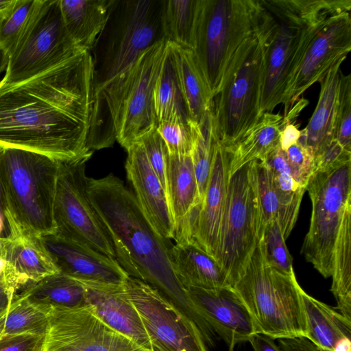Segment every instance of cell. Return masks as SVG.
<instances>
[{"label": "cell", "mask_w": 351, "mask_h": 351, "mask_svg": "<svg viewBox=\"0 0 351 351\" xmlns=\"http://www.w3.org/2000/svg\"><path fill=\"white\" fill-rule=\"evenodd\" d=\"M284 118L287 121L280 134V147L285 152L291 145L298 141L301 136V130L298 129V126L294 123L295 119H292L290 116H287Z\"/></svg>", "instance_id": "7dc6e473"}, {"label": "cell", "mask_w": 351, "mask_h": 351, "mask_svg": "<svg viewBox=\"0 0 351 351\" xmlns=\"http://www.w3.org/2000/svg\"><path fill=\"white\" fill-rule=\"evenodd\" d=\"M263 230L251 161L231 174L228 182L215 254L228 286L243 270Z\"/></svg>", "instance_id": "8fae6325"}, {"label": "cell", "mask_w": 351, "mask_h": 351, "mask_svg": "<svg viewBox=\"0 0 351 351\" xmlns=\"http://www.w3.org/2000/svg\"><path fill=\"white\" fill-rule=\"evenodd\" d=\"M282 351H327L317 346L305 337L282 338L278 339Z\"/></svg>", "instance_id": "bcb514c9"}, {"label": "cell", "mask_w": 351, "mask_h": 351, "mask_svg": "<svg viewBox=\"0 0 351 351\" xmlns=\"http://www.w3.org/2000/svg\"><path fill=\"white\" fill-rule=\"evenodd\" d=\"M334 351H351L350 338L346 337L341 339L336 345Z\"/></svg>", "instance_id": "816d5d0a"}, {"label": "cell", "mask_w": 351, "mask_h": 351, "mask_svg": "<svg viewBox=\"0 0 351 351\" xmlns=\"http://www.w3.org/2000/svg\"><path fill=\"white\" fill-rule=\"evenodd\" d=\"M230 162V152L218 142L206 189L191 235V241L215 258L231 175Z\"/></svg>", "instance_id": "44dd1931"}, {"label": "cell", "mask_w": 351, "mask_h": 351, "mask_svg": "<svg viewBox=\"0 0 351 351\" xmlns=\"http://www.w3.org/2000/svg\"><path fill=\"white\" fill-rule=\"evenodd\" d=\"M59 271L82 282L123 285L129 275L116 259L55 234L41 237Z\"/></svg>", "instance_id": "d6986e66"}, {"label": "cell", "mask_w": 351, "mask_h": 351, "mask_svg": "<svg viewBox=\"0 0 351 351\" xmlns=\"http://www.w3.org/2000/svg\"><path fill=\"white\" fill-rule=\"evenodd\" d=\"M296 181L306 188L307 182L315 171V157L311 150L297 142L284 152Z\"/></svg>", "instance_id": "7bdbcfd3"}, {"label": "cell", "mask_w": 351, "mask_h": 351, "mask_svg": "<svg viewBox=\"0 0 351 351\" xmlns=\"http://www.w3.org/2000/svg\"><path fill=\"white\" fill-rule=\"evenodd\" d=\"M342 63L341 62L333 66L319 82L321 88L317 106L308 123L301 130V136L298 141L309 148L315 158L321 154L334 140Z\"/></svg>", "instance_id": "603a6c76"}, {"label": "cell", "mask_w": 351, "mask_h": 351, "mask_svg": "<svg viewBox=\"0 0 351 351\" xmlns=\"http://www.w3.org/2000/svg\"><path fill=\"white\" fill-rule=\"evenodd\" d=\"M154 106L158 124L163 121H191L177 75L170 43L154 90Z\"/></svg>", "instance_id": "1f68e13d"}, {"label": "cell", "mask_w": 351, "mask_h": 351, "mask_svg": "<svg viewBox=\"0 0 351 351\" xmlns=\"http://www.w3.org/2000/svg\"><path fill=\"white\" fill-rule=\"evenodd\" d=\"M334 139L351 152V75H340L335 119Z\"/></svg>", "instance_id": "ab89813d"}, {"label": "cell", "mask_w": 351, "mask_h": 351, "mask_svg": "<svg viewBox=\"0 0 351 351\" xmlns=\"http://www.w3.org/2000/svg\"><path fill=\"white\" fill-rule=\"evenodd\" d=\"M86 161H59L54 234L116 259L111 237L88 195Z\"/></svg>", "instance_id": "7c38bea8"}, {"label": "cell", "mask_w": 351, "mask_h": 351, "mask_svg": "<svg viewBox=\"0 0 351 351\" xmlns=\"http://www.w3.org/2000/svg\"><path fill=\"white\" fill-rule=\"evenodd\" d=\"M8 59V53L0 47V75L2 73L5 72Z\"/></svg>", "instance_id": "f5cc1de1"}, {"label": "cell", "mask_w": 351, "mask_h": 351, "mask_svg": "<svg viewBox=\"0 0 351 351\" xmlns=\"http://www.w3.org/2000/svg\"><path fill=\"white\" fill-rule=\"evenodd\" d=\"M261 240L265 258L269 266L285 275L295 274L292 258L277 219L272 220L265 226Z\"/></svg>", "instance_id": "74e56055"}, {"label": "cell", "mask_w": 351, "mask_h": 351, "mask_svg": "<svg viewBox=\"0 0 351 351\" xmlns=\"http://www.w3.org/2000/svg\"><path fill=\"white\" fill-rule=\"evenodd\" d=\"M137 141L142 145L151 167L166 191L165 167L169 152L163 139L156 128Z\"/></svg>", "instance_id": "b9f144b4"}, {"label": "cell", "mask_w": 351, "mask_h": 351, "mask_svg": "<svg viewBox=\"0 0 351 351\" xmlns=\"http://www.w3.org/2000/svg\"><path fill=\"white\" fill-rule=\"evenodd\" d=\"M66 29L80 47L90 51L103 30L114 0H59Z\"/></svg>", "instance_id": "484cf974"}, {"label": "cell", "mask_w": 351, "mask_h": 351, "mask_svg": "<svg viewBox=\"0 0 351 351\" xmlns=\"http://www.w3.org/2000/svg\"><path fill=\"white\" fill-rule=\"evenodd\" d=\"M186 291L199 315L230 350L258 333L250 311L230 286L191 287Z\"/></svg>", "instance_id": "e0dca14e"}, {"label": "cell", "mask_w": 351, "mask_h": 351, "mask_svg": "<svg viewBox=\"0 0 351 351\" xmlns=\"http://www.w3.org/2000/svg\"><path fill=\"white\" fill-rule=\"evenodd\" d=\"M306 191L312 211L301 253L324 277H331L337 236L351 203V160L315 170Z\"/></svg>", "instance_id": "30bf717a"}, {"label": "cell", "mask_w": 351, "mask_h": 351, "mask_svg": "<svg viewBox=\"0 0 351 351\" xmlns=\"http://www.w3.org/2000/svg\"><path fill=\"white\" fill-rule=\"evenodd\" d=\"M44 351H145L102 321L88 304L51 308Z\"/></svg>", "instance_id": "2e32d148"}, {"label": "cell", "mask_w": 351, "mask_h": 351, "mask_svg": "<svg viewBox=\"0 0 351 351\" xmlns=\"http://www.w3.org/2000/svg\"><path fill=\"white\" fill-rule=\"evenodd\" d=\"M123 285L154 351H208L197 325L158 290L131 276Z\"/></svg>", "instance_id": "9a60e30c"}, {"label": "cell", "mask_w": 351, "mask_h": 351, "mask_svg": "<svg viewBox=\"0 0 351 351\" xmlns=\"http://www.w3.org/2000/svg\"><path fill=\"white\" fill-rule=\"evenodd\" d=\"M41 0H18L16 5L0 29V47L9 55L26 32Z\"/></svg>", "instance_id": "8d00e7d4"}, {"label": "cell", "mask_w": 351, "mask_h": 351, "mask_svg": "<svg viewBox=\"0 0 351 351\" xmlns=\"http://www.w3.org/2000/svg\"><path fill=\"white\" fill-rule=\"evenodd\" d=\"M256 188L265 226L278 217L280 204L271 170L265 159L252 161Z\"/></svg>", "instance_id": "f35d334b"}, {"label": "cell", "mask_w": 351, "mask_h": 351, "mask_svg": "<svg viewBox=\"0 0 351 351\" xmlns=\"http://www.w3.org/2000/svg\"><path fill=\"white\" fill-rule=\"evenodd\" d=\"M59 161L29 150L3 147L0 182L5 218L40 237L56 233L53 203Z\"/></svg>", "instance_id": "52a82bcc"}, {"label": "cell", "mask_w": 351, "mask_h": 351, "mask_svg": "<svg viewBox=\"0 0 351 351\" xmlns=\"http://www.w3.org/2000/svg\"><path fill=\"white\" fill-rule=\"evenodd\" d=\"M47 313L51 308H75L86 304L82 282L60 271L26 287L19 295Z\"/></svg>", "instance_id": "4dcf8cb0"}, {"label": "cell", "mask_w": 351, "mask_h": 351, "mask_svg": "<svg viewBox=\"0 0 351 351\" xmlns=\"http://www.w3.org/2000/svg\"><path fill=\"white\" fill-rule=\"evenodd\" d=\"M161 8L162 0H114L107 22L89 51L93 79L88 133L98 126L110 95L140 54L165 40Z\"/></svg>", "instance_id": "3957f363"}, {"label": "cell", "mask_w": 351, "mask_h": 351, "mask_svg": "<svg viewBox=\"0 0 351 351\" xmlns=\"http://www.w3.org/2000/svg\"><path fill=\"white\" fill-rule=\"evenodd\" d=\"M3 147L0 146V154L2 151ZM4 212V200H3V195L0 182V213H3ZM4 214V213H3Z\"/></svg>", "instance_id": "9f6ffc18"}, {"label": "cell", "mask_w": 351, "mask_h": 351, "mask_svg": "<svg viewBox=\"0 0 351 351\" xmlns=\"http://www.w3.org/2000/svg\"><path fill=\"white\" fill-rule=\"evenodd\" d=\"M156 130L163 139L169 154L191 155L195 142L193 121L189 123L163 121L157 125Z\"/></svg>", "instance_id": "60d3db41"}, {"label": "cell", "mask_w": 351, "mask_h": 351, "mask_svg": "<svg viewBox=\"0 0 351 351\" xmlns=\"http://www.w3.org/2000/svg\"><path fill=\"white\" fill-rule=\"evenodd\" d=\"M193 127L195 142L191 158L202 203L210 173L215 147L218 143L213 128L211 108L200 123L193 121Z\"/></svg>", "instance_id": "d590c367"}, {"label": "cell", "mask_w": 351, "mask_h": 351, "mask_svg": "<svg viewBox=\"0 0 351 351\" xmlns=\"http://www.w3.org/2000/svg\"><path fill=\"white\" fill-rule=\"evenodd\" d=\"M272 175L280 210L277 221L286 240L296 223L302 198L306 188L295 179L280 146L265 158Z\"/></svg>", "instance_id": "f546056e"}, {"label": "cell", "mask_w": 351, "mask_h": 351, "mask_svg": "<svg viewBox=\"0 0 351 351\" xmlns=\"http://www.w3.org/2000/svg\"><path fill=\"white\" fill-rule=\"evenodd\" d=\"M7 261L0 252V279L2 278L7 267Z\"/></svg>", "instance_id": "11a10c76"}, {"label": "cell", "mask_w": 351, "mask_h": 351, "mask_svg": "<svg viewBox=\"0 0 351 351\" xmlns=\"http://www.w3.org/2000/svg\"><path fill=\"white\" fill-rule=\"evenodd\" d=\"M8 235V228L5 222V218L4 214L0 213V237H5L3 235V233H5Z\"/></svg>", "instance_id": "db71d44e"}, {"label": "cell", "mask_w": 351, "mask_h": 351, "mask_svg": "<svg viewBox=\"0 0 351 351\" xmlns=\"http://www.w3.org/2000/svg\"><path fill=\"white\" fill-rule=\"evenodd\" d=\"M263 5L261 21L255 32L241 45L213 97L211 114L218 142L231 147L263 114L261 100L265 51L274 17Z\"/></svg>", "instance_id": "5b68a950"}, {"label": "cell", "mask_w": 351, "mask_h": 351, "mask_svg": "<svg viewBox=\"0 0 351 351\" xmlns=\"http://www.w3.org/2000/svg\"><path fill=\"white\" fill-rule=\"evenodd\" d=\"M332 266L330 291L337 300V309L351 322V203L347 206L337 236Z\"/></svg>", "instance_id": "d6a6232c"}, {"label": "cell", "mask_w": 351, "mask_h": 351, "mask_svg": "<svg viewBox=\"0 0 351 351\" xmlns=\"http://www.w3.org/2000/svg\"><path fill=\"white\" fill-rule=\"evenodd\" d=\"M126 151V176L136 202L154 230L165 239H173L174 226L166 191L151 167L142 145L136 141Z\"/></svg>", "instance_id": "ffe728a7"}, {"label": "cell", "mask_w": 351, "mask_h": 351, "mask_svg": "<svg viewBox=\"0 0 351 351\" xmlns=\"http://www.w3.org/2000/svg\"><path fill=\"white\" fill-rule=\"evenodd\" d=\"M351 160V152L343 149L335 139L319 156L315 158V171L325 169L341 162Z\"/></svg>", "instance_id": "f6af8a7d"}, {"label": "cell", "mask_w": 351, "mask_h": 351, "mask_svg": "<svg viewBox=\"0 0 351 351\" xmlns=\"http://www.w3.org/2000/svg\"><path fill=\"white\" fill-rule=\"evenodd\" d=\"M274 339L263 334H256L248 341L254 351H282L274 341Z\"/></svg>", "instance_id": "c3c4849f"}, {"label": "cell", "mask_w": 351, "mask_h": 351, "mask_svg": "<svg viewBox=\"0 0 351 351\" xmlns=\"http://www.w3.org/2000/svg\"><path fill=\"white\" fill-rule=\"evenodd\" d=\"M199 8V0H162L165 40L193 50Z\"/></svg>", "instance_id": "836d02e7"}, {"label": "cell", "mask_w": 351, "mask_h": 351, "mask_svg": "<svg viewBox=\"0 0 351 351\" xmlns=\"http://www.w3.org/2000/svg\"><path fill=\"white\" fill-rule=\"evenodd\" d=\"M82 48L68 34L59 0H41L14 49L8 55L0 81L16 84L38 75L68 60Z\"/></svg>", "instance_id": "4fadbf2b"}, {"label": "cell", "mask_w": 351, "mask_h": 351, "mask_svg": "<svg viewBox=\"0 0 351 351\" xmlns=\"http://www.w3.org/2000/svg\"><path fill=\"white\" fill-rule=\"evenodd\" d=\"M274 17L265 58L261 112L282 104L286 87L320 20L350 0H261Z\"/></svg>", "instance_id": "277c9868"}, {"label": "cell", "mask_w": 351, "mask_h": 351, "mask_svg": "<svg viewBox=\"0 0 351 351\" xmlns=\"http://www.w3.org/2000/svg\"><path fill=\"white\" fill-rule=\"evenodd\" d=\"M8 235L1 254L7 267L1 279L14 293L44 278L59 272L41 237L33 234L5 218Z\"/></svg>", "instance_id": "ac0fdd59"}, {"label": "cell", "mask_w": 351, "mask_h": 351, "mask_svg": "<svg viewBox=\"0 0 351 351\" xmlns=\"http://www.w3.org/2000/svg\"><path fill=\"white\" fill-rule=\"evenodd\" d=\"M87 192L111 237L120 266L129 276L158 290L191 319L201 332H206L208 324L174 271L173 244L154 230L133 193L112 173L99 179L88 177Z\"/></svg>", "instance_id": "7a4b0ae2"}, {"label": "cell", "mask_w": 351, "mask_h": 351, "mask_svg": "<svg viewBox=\"0 0 351 351\" xmlns=\"http://www.w3.org/2000/svg\"><path fill=\"white\" fill-rule=\"evenodd\" d=\"M250 311L259 334L273 339L306 337L302 287L295 275H285L267 263L262 240L229 285Z\"/></svg>", "instance_id": "8992f818"}, {"label": "cell", "mask_w": 351, "mask_h": 351, "mask_svg": "<svg viewBox=\"0 0 351 351\" xmlns=\"http://www.w3.org/2000/svg\"><path fill=\"white\" fill-rule=\"evenodd\" d=\"M170 44L189 117L199 123L211 108L213 98L193 50Z\"/></svg>", "instance_id": "83f0119b"}, {"label": "cell", "mask_w": 351, "mask_h": 351, "mask_svg": "<svg viewBox=\"0 0 351 351\" xmlns=\"http://www.w3.org/2000/svg\"><path fill=\"white\" fill-rule=\"evenodd\" d=\"M301 297L308 339L322 349L334 351L341 339L350 338L351 322L302 289Z\"/></svg>", "instance_id": "f1b7e54d"}, {"label": "cell", "mask_w": 351, "mask_h": 351, "mask_svg": "<svg viewBox=\"0 0 351 351\" xmlns=\"http://www.w3.org/2000/svg\"><path fill=\"white\" fill-rule=\"evenodd\" d=\"M350 10L332 11L319 22L286 87L282 102L283 117L311 86L319 82L333 66L346 58L351 50Z\"/></svg>", "instance_id": "5bb4252c"}, {"label": "cell", "mask_w": 351, "mask_h": 351, "mask_svg": "<svg viewBox=\"0 0 351 351\" xmlns=\"http://www.w3.org/2000/svg\"><path fill=\"white\" fill-rule=\"evenodd\" d=\"M92 79L91 56L82 49L29 80L0 81V146L60 161L88 160Z\"/></svg>", "instance_id": "6da1fadb"}, {"label": "cell", "mask_w": 351, "mask_h": 351, "mask_svg": "<svg viewBox=\"0 0 351 351\" xmlns=\"http://www.w3.org/2000/svg\"><path fill=\"white\" fill-rule=\"evenodd\" d=\"M18 0L0 1V29L14 11Z\"/></svg>", "instance_id": "f907efd6"}, {"label": "cell", "mask_w": 351, "mask_h": 351, "mask_svg": "<svg viewBox=\"0 0 351 351\" xmlns=\"http://www.w3.org/2000/svg\"><path fill=\"white\" fill-rule=\"evenodd\" d=\"M167 42L143 51L112 90L106 103L104 142L117 141L126 149L158 125L154 90L162 69Z\"/></svg>", "instance_id": "9c48e42d"}, {"label": "cell", "mask_w": 351, "mask_h": 351, "mask_svg": "<svg viewBox=\"0 0 351 351\" xmlns=\"http://www.w3.org/2000/svg\"><path fill=\"white\" fill-rule=\"evenodd\" d=\"M45 336L24 333L0 337V351H44Z\"/></svg>", "instance_id": "ee69618b"}, {"label": "cell", "mask_w": 351, "mask_h": 351, "mask_svg": "<svg viewBox=\"0 0 351 351\" xmlns=\"http://www.w3.org/2000/svg\"><path fill=\"white\" fill-rule=\"evenodd\" d=\"M165 178L166 193L175 232L194 208L201 204L191 155L168 154Z\"/></svg>", "instance_id": "d4e9b609"}, {"label": "cell", "mask_w": 351, "mask_h": 351, "mask_svg": "<svg viewBox=\"0 0 351 351\" xmlns=\"http://www.w3.org/2000/svg\"><path fill=\"white\" fill-rule=\"evenodd\" d=\"M6 237H0V252H1L3 247L4 245Z\"/></svg>", "instance_id": "6f0895ef"}, {"label": "cell", "mask_w": 351, "mask_h": 351, "mask_svg": "<svg viewBox=\"0 0 351 351\" xmlns=\"http://www.w3.org/2000/svg\"><path fill=\"white\" fill-rule=\"evenodd\" d=\"M171 252L174 271L186 290L228 286L226 274L219 263L194 241H176Z\"/></svg>", "instance_id": "cb8c5ba5"}, {"label": "cell", "mask_w": 351, "mask_h": 351, "mask_svg": "<svg viewBox=\"0 0 351 351\" xmlns=\"http://www.w3.org/2000/svg\"><path fill=\"white\" fill-rule=\"evenodd\" d=\"M263 12L261 0H199L193 51L213 98Z\"/></svg>", "instance_id": "ba28073f"}, {"label": "cell", "mask_w": 351, "mask_h": 351, "mask_svg": "<svg viewBox=\"0 0 351 351\" xmlns=\"http://www.w3.org/2000/svg\"><path fill=\"white\" fill-rule=\"evenodd\" d=\"M15 293L0 280V319L8 312Z\"/></svg>", "instance_id": "681fc988"}, {"label": "cell", "mask_w": 351, "mask_h": 351, "mask_svg": "<svg viewBox=\"0 0 351 351\" xmlns=\"http://www.w3.org/2000/svg\"><path fill=\"white\" fill-rule=\"evenodd\" d=\"M48 324L47 313L19 296L0 319V337L24 333L46 335Z\"/></svg>", "instance_id": "e575fe53"}, {"label": "cell", "mask_w": 351, "mask_h": 351, "mask_svg": "<svg viewBox=\"0 0 351 351\" xmlns=\"http://www.w3.org/2000/svg\"><path fill=\"white\" fill-rule=\"evenodd\" d=\"M287 120L282 115L264 112L258 121L231 147L230 173L244 165L265 159L280 146V137Z\"/></svg>", "instance_id": "4316f807"}, {"label": "cell", "mask_w": 351, "mask_h": 351, "mask_svg": "<svg viewBox=\"0 0 351 351\" xmlns=\"http://www.w3.org/2000/svg\"><path fill=\"white\" fill-rule=\"evenodd\" d=\"M86 304L107 325L130 338L145 351H154L140 315L123 285L82 282Z\"/></svg>", "instance_id": "7402d4cb"}]
</instances>
